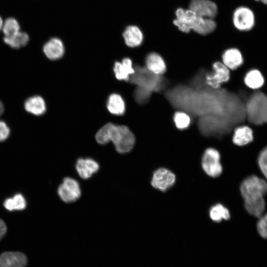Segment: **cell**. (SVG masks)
I'll return each mask as SVG.
<instances>
[{
    "mask_svg": "<svg viewBox=\"0 0 267 267\" xmlns=\"http://www.w3.org/2000/svg\"><path fill=\"white\" fill-rule=\"evenodd\" d=\"M258 162L261 172L267 179V146L259 154Z\"/></svg>",
    "mask_w": 267,
    "mask_h": 267,
    "instance_id": "obj_28",
    "label": "cell"
},
{
    "mask_svg": "<svg viewBox=\"0 0 267 267\" xmlns=\"http://www.w3.org/2000/svg\"><path fill=\"white\" fill-rule=\"evenodd\" d=\"M25 110L34 115L40 116L46 111V105L43 98L34 95L27 99L24 103Z\"/></svg>",
    "mask_w": 267,
    "mask_h": 267,
    "instance_id": "obj_20",
    "label": "cell"
},
{
    "mask_svg": "<svg viewBox=\"0 0 267 267\" xmlns=\"http://www.w3.org/2000/svg\"><path fill=\"white\" fill-rule=\"evenodd\" d=\"M27 256L20 252L6 251L0 255V267H25Z\"/></svg>",
    "mask_w": 267,
    "mask_h": 267,
    "instance_id": "obj_12",
    "label": "cell"
},
{
    "mask_svg": "<svg viewBox=\"0 0 267 267\" xmlns=\"http://www.w3.org/2000/svg\"><path fill=\"white\" fill-rule=\"evenodd\" d=\"M7 231V227L4 222L0 219V240L2 238Z\"/></svg>",
    "mask_w": 267,
    "mask_h": 267,
    "instance_id": "obj_31",
    "label": "cell"
},
{
    "mask_svg": "<svg viewBox=\"0 0 267 267\" xmlns=\"http://www.w3.org/2000/svg\"><path fill=\"white\" fill-rule=\"evenodd\" d=\"M255 0L257 1H260L263 3L264 4H267V0Z\"/></svg>",
    "mask_w": 267,
    "mask_h": 267,
    "instance_id": "obj_33",
    "label": "cell"
},
{
    "mask_svg": "<svg viewBox=\"0 0 267 267\" xmlns=\"http://www.w3.org/2000/svg\"><path fill=\"white\" fill-rule=\"evenodd\" d=\"M107 108L110 113L115 115H122L125 112L126 105L120 94L113 93L110 95L108 98Z\"/></svg>",
    "mask_w": 267,
    "mask_h": 267,
    "instance_id": "obj_21",
    "label": "cell"
},
{
    "mask_svg": "<svg viewBox=\"0 0 267 267\" xmlns=\"http://www.w3.org/2000/svg\"><path fill=\"white\" fill-rule=\"evenodd\" d=\"M210 217L213 221L220 222L222 220H228L230 218V214L226 208L221 204H217L211 207Z\"/></svg>",
    "mask_w": 267,
    "mask_h": 267,
    "instance_id": "obj_26",
    "label": "cell"
},
{
    "mask_svg": "<svg viewBox=\"0 0 267 267\" xmlns=\"http://www.w3.org/2000/svg\"><path fill=\"white\" fill-rule=\"evenodd\" d=\"M126 44L131 47H137L141 44L143 35L139 27L135 25L127 26L123 33Z\"/></svg>",
    "mask_w": 267,
    "mask_h": 267,
    "instance_id": "obj_17",
    "label": "cell"
},
{
    "mask_svg": "<svg viewBox=\"0 0 267 267\" xmlns=\"http://www.w3.org/2000/svg\"><path fill=\"white\" fill-rule=\"evenodd\" d=\"M246 119L255 125L267 123V95L261 91L253 93L245 102Z\"/></svg>",
    "mask_w": 267,
    "mask_h": 267,
    "instance_id": "obj_4",
    "label": "cell"
},
{
    "mask_svg": "<svg viewBox=\"0 0 267 267\" xmlns=\"http://www.w3.org/2000/svg\"><path fill=\"white\" fill-rule=\"evenodd\" d=\"M175 180V175L171 171L162 168L154 172L151 183L153 187L166 191L174 185Z\"/></svg>",
    "mask_w": 267,
    "mask_h": 267,
    "instance_id": "obj_10",
    "label": "cell"
},
{
    "mask_svg": "<svg viewBox=\"0 0 267 267\" xmlns=\"http://www.w3.org/2000/svg\"><path fill=\"white\" fill-rule=\"evenodd\" d=\"M29 40L28 35L19 31L17 33L9 36L4 37L3 41L5 44L13 48H19L26 45Z\"/></svg>",
    "mask_w": 267,
    "mask_h": 267,
    "instance_id": "obj_24",
    "label": "cell"
},
{
    "mask_svg": "<svg viewBox=\"0 0 267 267\" xmlns=\"http://www.w3.org/2000/svg\"><path fill=\"white\" fill-rule=\"evenodd\" d=\"M4 207L9 211L23 210L27 206L26 200L21 193L15 194L13 197L5 199L3 202Z\"/></svg>",
    "mask_w": 267,
    "mask_h": 267,
    "instance_id": "obj_23",
    "label": "cell"
},
{
    "mask_svg": "<svg viewBox=\"0 0 267 267\" xmlns=\"http://www.w3.org/2000/svg\"><path fill=\"white\" fill-rule=\"evenodd\" d=\"M113 71L118 80L129 81L131 75L134 73L132 60L129 58H125L121 62H116L114 63Z\"/></svg>",
    "mask_w": 267,
    "mask_h": 267,
    "instance_id": "obj_18",
    "label": "cell"
},
{
    "mask_svg": "<svg viewBox=\"0 0 267 267\" xmlns=\"http://www.w3.org/2000/svg\"><path fill=\"white\" fill-rule=\"evenodd\" d=\"M257 222V230L260 235L267 239V213L262 215Z\"/></svg>",
    "mask_w": 267,
    "mask_h": 267,
    "instance_id": "obj_29",
    "label": "cell"
},
{
    "mask_svg": "<svg viewBox=\"0 0 267 267\" xmlns=\"http://www.w3.org/2000/svg\"><path fill=\"white\" fill-rule=\"evenodd\" d=\"M57 193L61 200L69 203L76 201L81 195L80 184L75 179L65 178L57 189Z\"/></svg>",
    "mask_w": 267,
    "mask_h": 267,
    "instance_id": "obj_8",
    "label": "cell"
},
{
    "mask_svg": "<svg viewBox=\"0 0 267 267\" xmlns=\"http://www.w3.org/2000/svg\"><path fill=\"white\" fill-rule=\"evenodd\" d=\"M145 67L151 73L163 76L166 72V62L160 54L152 52L148 54L145 60Z\"/></svg>",
    "mask_w": 267,
    "mask_h": 267,
    "instance_id": "obj_14",
    "label": "cell"
},
{
    "mask_svg": "<svg viewBox=\"0 0 267 267\" xmlns=\"http://www.w3.org/2000/svg\"><path fill=\"white\" fill-rule=\"evenodd\" d=\"M43 51L45 56L50 60L60 59L64 53L63 43L58 38H52L44 44Z\"/></svg>",
    "mask_w": 267,
    "mask_h": 267,
    "instance_id": "obj_16",
    "label": "cell"
},
{
    "mask_svg": "<svg viewBox=\"0 0 267 267\" xmlns=\"http://www.w3.org/2000/svg\"><path fill=\"white\" fill-rule=\"evenodd\" d=\"M173 119L176 128L179 130L187 129L191 123L189 114L181 110L175 111Z\"/></svg>",
    "mask_w": 267,
    "mask_h": 267,
    "instance_id": "obj_25",
    "label": "cell"
},
{
    "mask_svg": "<svg viewBox=\"0 0 267 267\" xmlns=\"http://www.w3.org/2000/svg\"><path fill=\"white\" fill-rule=\"evenodd\" d=\"M75 168L80 178L87 179L91 178L93 174L98 171L99 165L93 159L80 158L77 160Z\"/></svg>",
    "mask_w": 267,
    "mask_h": 267,
    "instance_id": "obj_13",
    "label": "cell"
},
{
    "mask_svg": "<svg viewBox=\"0 0 267 267\" xmlns=\"http://www.w3.org/2000/svg\"><path fill=\"white\" fill-rule=\"evenodd\" d=\"M221 61L229 70H235L243 64V57L238 49L229 48L225 50L222 53Z\"/></svg>",
    "mask_w": 267,
    "mask_h": 267,
    "instance_id": "obj_15",
    "label": "cell"
},
{
    "mask_svg": "<svg viewBox=\"0 0 267 267\" xmlns=\"http://www.w3.org/2000/svg\"><path fill=\"white\" fill-rule=\"evenodd\" d=\"M253 140L252 130L247 126H239L234 129L232 136L233 143L238 146H243Z\"/></svg>",
    "mask_w": 267,
    "mask_h": 267,
    "instance_id": "obj_19",
    "label": "cell"
},
{
    "mask_svg": "<svg viewBox=\"0 0 267 267\" xmlns=\"http://www.w3.org/2000/svg\"><path fill=\"white\" fill-rule=\"evenodd\" d=\"M134 73L130 78V82L136 85V87L150 93L159 92L158 80L162 76H158L150 72L145 67L137 65L134 67Z\"/></svg>",
    "mask_w": 267,
    "mask_h": 267,
    "instance_id": "obj_5",
    "label": "cell"
},
{
    "mask_svg": "<svg viewBox=\"0 0 267 267\" xmlns=\"http://www.w3.org/2000/svg\"><path fill=\"white\" fill-rule=\"evenodd\" d=\"M4 111V106L2 103L0 101V116L2 114Z\"/></svg>",
    "mask_w": 267,
    "mask_h": 267,
    "instance_id": "obj_32",
    "label": "cell"
},
{
    "mask_svg": "<svg viewBox=\"0 0 267 267\" xmlns=\"http://www.w3.org/2000/svg\"><path fill=\"white\" fill-rule=\"evenodd\" d=\"M244 82L248 88L253 89H257L263 86L265 80L259 70L252 69L246 74L244 78Z\"/></svg>",
    "mask_w": 267,
    "mask_h": 267,
    "instance_id": "obj_22",
    "label": "cell"
},
{
    "mask_svg": "<svg viewBox=\"0 0 267 267\" xmlns=\"http://www.w3.org/2000/svg\"><path fill=\"white\" fill-rule=\"evenodd\" d=\"M20 26L17 21L13 18L7 19L3 24L2 31L5 37L11 36L19 31Z\"/></svg>",
    "mask_w": 267,
    "mask_h": 267,
    "instance_id": "obj_27",
    "label": "cell"
},
{
    "mask_svg": "<svg viewBox=\"0 0 267 267\" xmlns=\"http://www.w3.org/2000/svg\"><path fill=\"white\" fill-rule=\"evenodd\" d=\"M2 24H3L2 20L1 18L0 17V30L2 28Z\"/></svg>",
    "mask_w": 267,
    "mask_h": 267,
    "instance_id": "obj_34",
    "label": "cell"
},
{
    "mask_svg": "<svg viewBox=\"0 0 267 267\" xmlns=\"http://www.w3.org/2000/svg\"><path fill=\"white\" fill-rule=\"evenodd\" d=\"M212 68V71L207 73L205 76V83L208 86L217 89L229 81L230 70L221 61L214 62Z\"/></svg>",
    "mask_w": 267,
    "mask_h": 267,
    "instance_id": "obj_6",
    "label": "cell"
},
{
    "mask_svg": "<svg viewBox=\"0 0 267 267\" xmlns=\"http://www.w3.org/2000/svg\"><path fill=\"white\" fill-rule=\"evenodd\" d=\"M232 21L238 30L243 32L250 31L255 24L254 13L248 7H238L233 12Z\"/></svg>",
    "mask_w": 267,
    "mask_h": 267,
    "instance_id": "obj_9",
    "label": "cell"
},
{
    "mask_svg": "<svg viewBox=\"0 0 267 267\" xmlns=\"http://www.w3.org/2000/svg\"><path fill=\"white\" fill-rule=\"evenodd\" d=\"M189 9L201 17L211 19L216 17L218 12L216 4L211 0H192Z\"/></svg>",
    "mask_w": 267,
    "mask_h": 267,
    "instance_id": "obj_11",
    "label": "cell"
},
{
    "mask_svg": "<svg viewBox=\"0 0 267 267\" xmlns=\"http://www.w3.org/2000/svg\"><path fill=\"white\" fill-rule=\"evenodd\" d=\"M176 16L174 24L185 33L193 30L200 35H206L213 32L216 28V23L213 19L201 17L189 9L178 8L176 11Z\"/></svg>",
    "mask_w": 267,
    "mask_h": 267,
    "instance_id": "obj_3",
    "label": "cell"
},
{
    "mask_svg": "<svg viewBox=\"0 0 267 267\" xmlns=\"http://www.w3.org/2000/svg\"><path fill=\"white\" fill-rule=\"evenodd\" d=\"M240 190L246 211L253 216L260 217L265 209L264 197L267 193V182L251 175L243 180Z\"/></svg>",
    "mask_w": 267,
    "mask_h": 267,
    "instance_id": "obj_1",
    "label": "cell"
},
{
    "mask_svg": "<svg viewBox=\"0 0 267 267\" xmlns=\"http://www.w3.org/2000/svg\"><path fill=\"white\" fill-rule=\"evenodd\" d=\"M202 166L208 176L213 178L219 176L222 173V168L219 151L213 148L206 149L202 157Z\"/></svg>",
    "mask_w": 267,
    "mask_h": 267,
    "instance_id": "obj_7",
    "label": "cell"
},
{
    "mask_svg": "<svg viewBox=\"0 0 267 267\" xmlns=\"http://www.w3.org/2000/svg\"><path fill=\"white\" fill-rule=\"evenodd\" d=\"M10 134V129L7 124L0 120V142L5 140Z\"/></svg>",
    "mask_w": 267,
    "mask_h": 267,
    "instance_id": "obj_30",
    "label": "cell"
},
{
    "mask_svg": "<svg viewBox=\"0 0 267 267\" xmlns=\"http://www.w3.org/2000/svg\"><path fill=\"white\" fill-rule=\"evenodd\" d=\"M95 137L97 142L101 145L112 142L116 150L120 154L131 151L135 141L134 135L128 127L111 123L101 128Z\"/></svg>",
    "mask_w": 267,
    "mask_h": 267,
    "instance_id": "obj_2",
    "label": "cell"
}]
</instances>
